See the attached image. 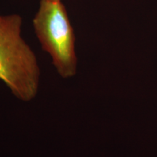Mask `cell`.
<instances>
[{
	"instance_id": "obj_2",
	"label": "cell",
	"mask_w": 157,
	"mask_h": 157,
	"mask_svg": "<svg viewBox=\"0 0 157 157\" xmlns=\"http://www.w3.org/2000/svg\"><path fill=\"white\" fill-rule=\"evenodd\" d=\"M33 27L57 73L63 78L74 77L77 72L76 37L61 0H41Z\"/></svg>"
},
{
	"instance_id": "obj_1",
	"label": "cell",
	"mask_w": 157,
	"mask_h": 157,
	"mask_svg": "<svg viewBox=\"0 0 157 157\" xmlns=\"http://www.w3.org/2000/svg\"><path fill=\"white\" fill-rule=\"evenodd\" d=\"M22 24L19 15H0V80L17 99L29 102L38 93L41 71L21 34Z\"/></svg>"
}]
</instances>
